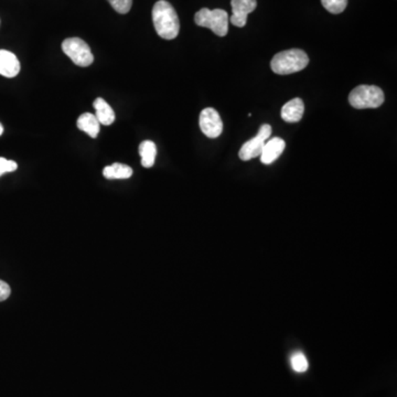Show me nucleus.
Listing matches in <instances>:
<instances>
[{"mask_svg": "<svg viewBox=\"0 0 397 397\" xmlns=\"http://www.w3.org/2000/svg\"><path fill=\"white\" fill-rule=\"evenodd\" d=\"M154 29L162 39L173 40L178 37L180 21L171 3L159 0L152 8Z\"/></svg>", "mask_w": 397, "mask_h": 397, "instance_id": "f257e3e1", "label": "nucleus"}, {"mask_svg": "<svg viewBox=\"0 0 397 397\" xmlns=\"http://www.w3.org/2000/svg\"><path fill=\"white\" fill-rule=\"evenodd\" d=\"M309 63L308 55L303 50L291 49L277 53L273 58L270 66L275 73L280 75L296 73L307 68Z\"/></svg>", "mask_w": 397, "mask_h": 397, "instance_id": "f03ea898", "label": "nucleus"}, {"mask_svg": "<svg viewBox=\"0 0 397 397\" xmlns=\"http://www.w3.org/2000/svg\"><path fill=\"white\" fill-rule=\"evenodd\" d=\"M384 101V93L375 85H360L349 95L351 106L358 110L380 108Z\"/></svg>", "mask_w": 397, "mask_h": 397, "instance_id": "7ed1b4c3", "label": "nucleus"}, {"mask_svg": "<svg viewBox=\"0 0 397 397\" xmlns=\"http://www.w3.org/2000/svg\"><path fill=\"white\" fill-rule=\"evenodd\" d=\"M229 13L223 9L210 10L202 8L194 16V21L198 27L209 28L219 37H225L229 31Z\"/></svg>", "mask_w": 397, "mask_h": 397, "instance_id": "20e7f679", "label": "nucleus"}, {"mask_svg": "<svg viewBox=\"0 0 397 397\" xmlns=\"http://www.w3.org/2000/svg\"><path fill=\"white\" fill-rule=\"evenodd\" d=\"M62 50L63 52L73 61L74 64L82 68L91 66L94 61L91 48L87 42L80 38H68L64 40L62 42Z\"/></svg>", "mask_w": 397, "mask_h": 397, "instance_id": "39448f33", "label": "nucleus"}, {"mask_svg": "<svg viewBox=\"0 0 397 397\" xmlns=\"http://www.w3.org/2000/svg\"><path fill=\"white\" fill-rule=\"evenodd\" d=\"M270 135H272V126L264 124L259 129L257 137L246 141L245 144L240 147V152H238L240 159L243 160V161H248V160L259 157L261 150L264 148L265 143L268 140Z\"/></svg>", "mask_w": 397, "mask_h": 397, "instance_id": "423d86ee", "label": "nucleus"}, {"mask_svg": "<svg viewBox=\"0 0 397 397\" xmlns=\"http://www.w3.org/2000/svg\"><path fill=\"white\" fill-rule=\"evenodd\" d=\"M198 124L202 133L209 138H217L222 133L223 122L215 108H208L202 110Z\"/></svg>", "mask_w": 397, "mask_h": 397, "instance_id": "0eeeda50", "label": "nucleus"}, {"mask_svg": "<svg viewBox=\"0 0 397 397\" xmlns=\"http://www.w3.org/2000/svg\"><path fill=\"white\" fill-rule=\"evenodd\" d=\"M233 15L231 24L238 28H243L247 22V16L257 8V0H231Z\"/></svg>", "mask_w": 397, "mask_h": 397, "instance_id": "6e6552de", "label": "nucleus"}, {"mask_svg": "<svg viewBox=\"0 0 397 397\" xmlns=\"http://www.w3.org/2000/svg\"><path fill=\"white\" fill-rule=\"evenodd\" d=\"M285 140L278 137L269 139L265 143L264 148L261 150V164L264 165H272L273 162L276 161L280 157V154L285 150Z\"/></svg>", "mask_w": 397, "mask_h": 397, "instance_id": "1a4fd4ad", "label": "nucleus"}, {"mask_svg": "<svg viewBox=\"0 0 397 397\" xmlns=\"http://www.w3.org/2000/svg\"><path fill=\"white\" fill-rule=\"evenodd\" d=\"M20 62L16 55L7 50H0V75L15 78L20 72Z\"/></svg>", "mask_w": 397, "mask_h": 397, "instance_id": "9d476101", "label": "nucleus"}, {"mask_svg": "<svg viewBox=\"0 0 397 397\" xmlns=\"http://www.w3.org/2000/svg\"><path fill=\"white\" fill-rule=\"evenodd\" d=\"M305 104L303 99H294L286 103L282 108V118L287 123H298L303 118Z\"/></svg>", "mask_w": 397, "mask_h": 397, "instance_id": "9b49d317", "label": "nucleus"}, {"mask_svg": "<svg viewBox=\"0 0 397 397\" xmlns=\"http://www.w3.org/2000/svg\"><path fill=\"white\" fill-rule=\"evenodd\" d=\"M76 125H78V129L80 131L87 133L92 138H96L99 131H101V124H99V120H97L95 114H91V113L82 114L78 120Z\"/></svg>", "mask_w": 397, "mask_h": 397, "instance_id": "f8f14e48", "label": "nucleus"}, {"mask_svg": "<svg viewBox=\"0 0 397 397\" xmlns=\"http://www.w3.org/2000/svg\"><path fill=\"white\" fill-rule=\"evenodd\" d=\"M93 106H94L95 116H96L97 120H99V124L102 125L110 126L114 123L115 120V113L110 108L108 103L105 101V99H95L94 103H93Z\"/></svg>", "mask_w": 397, "mask_h": 397, "instance_id": "ddd939ff", "label": "nucleus"}, {"mask_svg": "<svg viewBox=\"0 0 397 397\" xmlns=\"http://www.w3.org/2000/svg\"><path fill=\"white\" fill-rule=\"evenodd\" d=\"M103 175L108 180H115V179H129L133 175V169L129 166L124 164H113V165L105 167L103 170Z\"/></svg>", "mask_w": 397, "mask_h": 397, "instance_id": "4468645a", "label": "nucleus"}, {"mask_svg": "<svg viewBox=\"0 0 397 397\" xmlns=\"http://www.w3.org/2000/svg\"><path fill=\"white\" fill-rule=\"evenodd\" d=\"M139 154L141 157V165L145 168H152L157 156V147L154 141L145 140L139 145Z\"/></svg>", "mask_w": 397, "mask_h": 397, "instance_id": "2eb2a0df", "label": "nucleus"}, {"mask_svg": "<svg viewBox=\"0 0 397 397\" xmlns=\"http://www.w3.org/2000/svg\"><path fill=\"white\" fill-rule=\"evenodd\" d=\"M290 364H291L294 371L297 372V373H303L308 370V360H307L306 356L301 352L294 353L290 358Z\"/></svg>", "mask_w": 397, "mask_h": 397, "instance_id": "dca6fc26", "label": "nucleus"}, {"mask_svg": "<svg viewBox=\"0 0 397 397\" xmlns=\"http://www.w3.org/2000/svg\"><path fill=\"white\" fill-rule=\"evenodd\" d=\"M322 3L329 13L338 15L347 8V0H322Z\"/></svg>", "mask_w": 397, "mask_h": 397, "instance_id": "f3484780", "label": "nucleus"}, {"mask_svg": "<svg viewBox=\"0 0 397 397\" xmlns=\"http://www.w3.org/2000/svg\"><path fill=\"white\" fill-rule=\"evenodd\" d=\"M114 10L117 11L120 15H125L129 13L131 6H133V0H108Z\"/></svg>", "mask_w": 397, "mask_h": 397, "instance_id": "a211bd4d", "label": "nucleus"}, {"mask_svg": "<svg viewBox=\"0 0 397 397\" xmlns=\"http://www.w3.org/2000/svg\"><path fill=\"white\" fill-rule=\"evenodd\" d=\"M18 165L13 160H7L6 158L0 157V177L7 173L16 171Z\"/></svg>", "mask_w": 397, "mask_h": 397, "instance_id": "6ab92c4d", "label": "nucleus"}, {"mask_svg": "<svg viewBox=\"0 0 397 397\" xmlns=\"http://www.w3.org/2000/svg\"><path fill=\"white\" fill-rule=\"evenodd\" d=\"M10 286L3 280H0V301H5L10 296Z\"/></svg>", "mask_w": 397, "mask_h": 397, "instance_id": "aec40b11", "label": "nucleus"}, {"mask_svg": "<svg viewBox=\"0 0 397 397\" xmlns=\"http://www.w3.org/2000/svg\"><path fill=\"white\" fill-rule=\"evenodd\" d=\"M3 125H1V124H0V136H1V135H3Z\"/></svg>", "mask_w": 397, "mask_h": 397, "instance_id": "412c9836", "label": "nucleus"}]
</instances>
